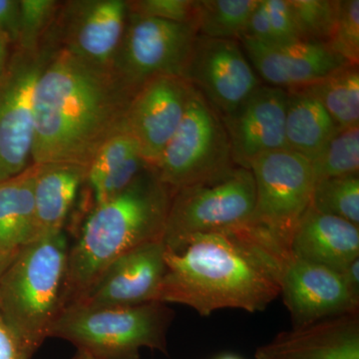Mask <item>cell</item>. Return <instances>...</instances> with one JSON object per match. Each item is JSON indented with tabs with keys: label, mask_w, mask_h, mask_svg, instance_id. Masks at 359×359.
Segmentation results:
<instances>
[{
	"label": "cell",
	"mask_w": 359,
	"mask_h": 359,
	"mask_svg": "<svg viewBox=\"0 0 359 359\" xmlns=\"http://www.w3.org/2000/svg\"><path fill=\"white\" fill-rule=\"evenodd\" d=\"M290 257L247 224L196 233L165 245L157 302L184 304L204 316L224 309L263 311L280 294V273Z\"/></svg>",
	"instance_id": "1"
},
{
	"label": "cell",
	"mask_w": 359,
	"mask_h": 359,
	"mask_svg": "<svg viewBox=\"0 0 359 359\" xmlns=\"http://www.w3.org/2000/svg\"><path fill=\"white\" fill-rule=\"evenodd\" d=\"M136 93L112 68L56 49L33 96L32 164L88 168L99 149L124 132L127 111Z\"/></svg>",
	"instance_id": "2"
},
{
	"label": "cell",
	"mask_w": 359,
	"mask_h": 359,
	"mask_svg": "<svg viewBox=\"0 0 359 359\" xmlns=\"http://www.w3.org/2000/svg\"><path fill=\"white\" fill-rule=\"evenodd\" d=\"M173 195L151 167L121 194L94 205L70 243L66 308L79 301L123 255L163 241Z\"/></svg>",
	"instance_id": "3"
},
{
	"label": "cell",
	"mask_w": 359,
	"mask_h": 359,
	"mask_svg": "<svg viewBox=\"0 0 359 359\" xmlns=\"http://www.w3.org/2000/svg\"><path fill=\"white\" fill-rule=\"evenodd\" d=\"M69 249L65 230L42 236L0 278V316L30 356L50 337L66 308Z\"/></svg>",
	"instance_id": "4"
},
{
	"label": "cell",
	"mask_w": 359,
	"mask_h": 359,
	"mask_svg": "<svg viewBox=\"0 0 359 359\" xmlns=\"http://www.w3.org/2000/svg\"><path fill=\"white\" fill-rule=\"evenodd\" d=\"M172 311L160 302L121 308L71 304L50 337L70 341L98 359H137L143 347L165 351Z\"/></svg>",
	"instance_id": "5"
},
{
	"label": "cell",
	"mask_w": 359,
	"mask_h": 359,
	"mask_svg": "<svg viewBox=\"0 0 359 359\" xmlns=\"http://www.w3.org/2000/svg\"><path fill=\"white\" fill-rule=\"evenodd\" d=\"M256 205L247 223L290 252L295 226L311 205L316 180L311 162L290 149L266 153L250 163Z\"/></svg>",
	"instance_id": "6"
},
{
	"label": "cell",
	"mask_w": 359,
	"mask_h": 359,
	"mask_svg": "<svg viewBox=\"0 0 359 359\" xmlns=\"http://www.w3.org/2000/svg\"><path fill=\"white\" fill-rule=\"evenodd\" d=\"M235 166L221 117L194 88L183 120L154 167L156 173L175 193L221 176Z\"/></svg>",
	"instance_id": "7"
},
{
	"label": "cell",
	"mask_w": 359,
	"mask_h": 359,
	"mask_svg": "<svg viewBox=\"0 0 359 359\" xmlns=\"http://www.w3.org/2000/svg\"><path fill=\"white\" fill-rule=\"evenodd\" d=\"M255 205L254 175L243 167L179 189L172 199L163 242L171 247L196 233L231 230L249 221Z\"/></svg>",
	"instance_id": "8"
},
{
	"label": "cell",
	"mask_w": 359,
	"mask_h": 359,
	"mask_svg": "<svg viewBox=\"0 0 359 359\" xmlns=\"http://www.w3.org/2000/svg\"><path fill=\"white\" fill-rule=\"evenodd\" d=\"M56 49L49 42L39 50L18 48L0 80V182L32 165L33 96L37 80Z\"/></svg>",
	"instance_id": "9"
},
{
	"label": "cell",
	"mask_w": 359,
	"mask_h": 359,
	"mask_svg": "<svg viewBox=\"0 0 359 359\" xmlns=\"http://www.w3.org/2000/svg\"><path fill=\"white\" fill-rule=\"evenodd\" d=\"M197 37L196 23L140 18L129 11L112 69L137 91L153 78L183 77Z\"/></svg>",
	"instance_id": "10"
},
{
	"label": "cell",
	"mask_w": 359,
	"mask_h": 359,
	"mask_svg": "<svg viewBox=\"0 0 359 359\" xmlns=\"http://www.w3.org/2000/svg\"><path fill=\"white\" fill-rule=\"evenodd\" d=\"M183 77L217 114H233L261 85L242 45L198 35Z\"/></svg>",
	"instance_id": "11"
},
{
	"label": "cell",
	"mask_w": 359,
	"mask_h": 359,
	"mask_svg": "<svg viewBox=\"0 0 359 359\" xmlns=\"http://www.w3.org/2000/svg\"><path fill=\"white\" fill-rule=\"evenodd\" d=\"M58 48L100 67L112 68L129 18L126 0L70 1L59 9Z\"/></svg>",
	"instance_id": "12"
},
{
	"label": "cell",
	"mask_w": 359,
	"mask_h": 359,
	"mask_svg": "<svg viewBox=\"0 0 359 359\" xmlns=\"http://www.w3.org/2000/svg\"><path fill=\"white\" fill-rule=\"evenodd\" d=\"M194 87L184 77L160 76L146 82L135 94L124 122L151 167L160 160L183 120Z\"/></svg>",
	"instance_id": "13"
},
{
	"label": "cell",
	"mask_w": 359,
	"mask_h": 359,
	"mask_svg": "<svg viewBox=\"0 0 359 359\" xmlns=\"http://www.w3.org/2000/svg\"><path fill=\"white\" fill-rule=\"evenodd\" d=\"M280 287L294 328L358 313L359 301L349 292L341 273L327 266L290 257L283 264Z\"/></svg>",
	"instance_id": "14"
},
{
	"label": "cell",
	"mask_w": 359,
	"mask_h": 359,
	"mask_svg": "<svg viewBox=\"0 0 359 359\" xmlns=\"http://www.w3.org/2000/svg\"><path fill=\"white\" fill-rule=\"evenodd\" d=\"M163 241L141 245L116 259L73 304L121 308L157 302L166 271Z\"/></svg>",
	"instance_id": "15"
},
{
	"label": "cell",
	"mask_w": 359,
	"mask_h": 359,
	"mask_svg": "<svg viewBox=\"0 0 359 359\" xmlns=\"http://www.w3.org/2000/svg\"><path fill=\"white\" fill-rule=\"evenodd\" d=\"M285 90L259 85L237 111L223 118L236 166L249 169L259 156L285 150Z\"/></svg>",
	"instance_id": "16"
},
{
	"label": "cell",
	"mask_w": 359,
	"mask_h": 359,
	"mask_svg": "<svg viewBox=\"0 0 359 359\" xmlns=\"http://www.w3.org/2000/svg\"><path fill=\"white\" fill-rule=\"evenodd\" d=\"M240 43L264 81L285 91L308 86L348 63L323 42L297 40L266 44L243 39Z\"/></svg>",
	"instance_id": "17"
},
{
	"label": "cell",
	"mask_w": 359,
	"mask_h": 359,
	"mask_svg": "<svg viewBox=\"0 0 359 359\" xmlns=\"http://www.w3.org/2000/svg\"><path fill=\"white\" fill-rule=\"evenodd\" d=\"M256 359H359L358 313L282 332L257 348Z\"/></svg>",
	"instance_id": "18"
},
{
	"label": "cell",
	"mask_w": 359,
	"mask_h": 359,
	"mask_svg": "<svg viewBox=\"0 0 359 359\" xmlns=\"http://www.w3.org/2000/svg\"><path fill=\"white\" fill-rule=\"evenodd\" d=\"M292 257L341 271L359 257V226L309 207L295 226Z\"/></svg>",
	"instance_id": "19"
},
{
	"label": "cell",
	"mask_w": 359,
	"mask_h": 359,
	"mask_svg": "<svg viewBox=\"0 0 359 359\" xmlns=\"http://www.w3.org/2000/svg\"><path fill=\"white\" fill-rule=\"evenodd\" d=\"M36 164L0 182V255L13 259L39 238L35 212Z\"/></svg>",
	"instance_id": "20"
},
{
	"label": "cell",
	"mask_w": 359,
	"mask_h": 359,
	"mask_svg": "<svg viewBox=\"0 0 359 359\" xmlns=\"http://www.w3.org/2000/svg\"><path fill=\"white\" fill-rule=\"evenodd\" d=\"M35 212L39 238L65 230L66 219L78 191L87 180L88 168L74 164H36Z\"/></svg>",
	"instance_id": "21"
},
{
	"label": "cell",
	"mask_w": 359,
	"mask_h": 359,
	"mask_svg": "<svg viewBox=\"0 0 359 359\" xmlns=\"http://www.w3.org/2000/svg\"><path fill=\"white\" fill-rule=\"evenodd\" d=\"M287 93L285 141L287 148L311 163L341 129L313 97L297 90L287 91Z\"/></svg>",
	"instance_id": "22"
},
{
	"label": "cell",
	"mask_w": 359,
	"mask_h": 359,
	"mask_svg": "<svg viewBox=\"0 0 359 359\" xmlns=\"http://www.w3.org/2000/svg\"><path fill=\"white\" fill-rule=\"evenodd\" d=\"M297 90L316 99L340 129L359 126L358 65L346 63L318 81Z\"/></svg>",
	"instance_id": "23"
},
{
	"label": "cell",
	"mask_w": 359,
	"mask_h": 359,
	"mask_svg": "<svg viewBox=\"0 0 359 359\" xmlns=\"http://www.w3.org/2000/svg\"><path fill=\"white\" fill-rule=\"evenodd\" d=\"M259 0H197L198 35L215 39L244 37L250 14Z\"/></svg>",
	"instance_id": "24"
},
{
	"label": "cell",
	"mask_w": 359,
	"mask_h": 359,
	"mask_svg": "<svg viewBox=\"0 0 359 359\" xmlns=\"http://www.w3.org/2000/svg\"><path fill=\"white\" fill-rule=\"evenodd\" d=\"M309 207L359 226V174L316 181Z\"/></svg>",
	"instance_id": "25"
},
{
	"label": "cell",
	"mask_w": 359,
	"mask_h": 359,
	"mask_svg": "<svg viewBox=\"0 0 359 359\" xmlns=\"http://www.w3.org/2000/svg\"><path fill=\"white\" fill-rule=\"evenodd\" d=\"M314 180L359 174V126L339 130L311 163Z\"/></svg>",
	"instance_id": "26"
},
{
	"label": "cell",
	"mask_w": 359,
	"mask_h": 359,
	"mask_svg": "<svg viewBox=\"0 0 359 359\" xmlns=\"http://www.w3.org/2000/svg\"><path fill=\"white\" fill-rule=\"evenodd\" d=\"M299 35L327 43L337 20L339 0H287Z\"/></svg>",
	"instance_id": "27"
},
{
	"label": "cell",
	"mask_w": 359,
	"mask_h": 359,
	"mask_svg": "<svg viewBox=\"0 0 359 359\" xmlns=\"http://www.w3.org/2000/svg\"><path fill=\"white\" fill-rule=\"evenodd\" d=\"M59 6L54 0H21L18 48L35 51L43 46L55 22Z\"/></svg>",
	"instance_id": "28"
},
{
	"label": "cell",
	"mask_w": 359,
	"mask_h": 359,
	"mask_svg": "<svg viewBox=\"0 0 359 359\" xmlns=\"http://www.w3.org/2000/svg\"><path fill=\"white\" fill-rule=\"evenodd\" d=\"M327 44L351 65L359 63V0H339L337 20Z\"/></svg>",
	"instance_id": "29"
},
{
	"label": "cell",
	"mask_w": 359,
	"mask_h": 359,
	"mask_svg": "<svg viewBox=\"0 0 359 359\" xmlns=\"http://www.w3.org/2000/svg\"><path fill=\"white\" fill-rule=\"evenodd\" d=\"M138 154H141L140 147L133 137L125 132L116 135L99 149L90 163L87 183L92 188L130 158Z\"/></svg>",
	"instance_id": "30"
},
{
	"label": "cell",
	"mask_w": 359,
	"mask_h": 359,
	"mask_svg": "<svg viewBox=\"0 0 359 359\" xmlns=\"http://www.w3.org/2000/svg\"><path fill=\"white\" fill-rule=\"evenodd\" d=\"M129 11L140 18L197 25V0H135Z\"/></svg>",
	"instance_id": "31"
},
{
	"label": "cell",
	"mask_w": 359,
	"mask_h": 359,
	"mask_svg": "<svg viewBox=\"0 0 359 359\" xmlns=\"http://www.w3.org/2000/svg\"><path fill=\"white\" fill-rule=\"evenodd\" d=\"M149 168H151L150 165L141 154L130 158L124 164L92 187L95 205L103 204L121 194Z\"/></svg>",
	"instance_id": "32"
},
{
	"label": "cell",
	"mask_w": 359,
	"mask_h": 359,
	"mask_svg": "<svg viewBox=\"0 0 359 359\" xmlns=\"http://www.w3.org/2000/svg\"><path fill=\"white\" fill-rule=\"evenodd\" d=\"M276 43L302 40L295 25L287 0H263Z\"/></svg>",
	"instance_id": "33"
},
{
	"label": "cell",
	"mask_w": 359,
	"mask_h": 359,
	"mask_svg": "<svg viewBox=\"0 0 359 359\" xmlns=\"http://www.w3.org/2000/svg\"><path fill=\"white\" fill-rule=\"evenodd\" d=\"M243 39L257 40L266 44L276 43V35L269 22L263 0H259L256 8L250 14Z\"/></svg>",
	"instance_id": "34"
},
{
	"label": "cell",
	"mask_w": 359,
	"mask_h": 359,
	"mask_svg": "<svg viewBox=\"0 0 359 359\" xmlns=\"http://www.w3.org/2000/svg\"><path fill=\"white\" fill-rule=\"evenodd\" d=\"M20 1L0 0V34L9 43L18 44L20 40Z\"/></svg>",
	"instance_id": "35"
},
{
	"label": "cell",
	"mask_w": 359,
	"mask_h": 359,
	"mask_svg": "<svg viewBox=\"0 0 359 359\" xmlns=\"http://www.w3.org/2000/svg\"><path fill=\"white\" fill-rule=\"evenodd\" d=\"M20 340L0 316V359H30Z\"/></svg>",
	"instance_id": "36"
},
{
	"label": "cell",
	"mask_w": 359,
	"mask_h": 359,
	"mask_svg": "<svg viewBox=\"0 0 359 359\" xmlns=\"http://www.w3.org/2000/svg\"><path fill=\"white\" fill-rule=\"evenodd\" d=\"M340 273L349 292L359 301V257L342 269Z\"/></svg>",
	"instance_id": "37"
},
{
	"label": "cell",
	"mask_w": 359,
	"mask_h": 359,
	"mask_svg": "<svg viewBox=\"0 0 359 359\" xmlns=\"http://www.w3.org/2000/svg\"><path fill=\"white\" fill-rule=\"evenodd\" d=\"M8 40L0 34V80L6 72L8 65Z\"/></svg>",
	"instance_id": "38"
},
{
	"label": "cell",
	"mask_w": 359,
	"mask_h": 359,
	"mask_svg": "<svg viewBox=\"0 0 359 359\" xmlns=\"http://www.w3.org/2000/svg\"><path fill=\"white\" fill-rule=\"evenodd\" d=\"M11 261V259H6V257H2L1 255H0V278H1L2 273L6 271Z\"/></svg>",
	"instance_id": "39"
},
{
	"label": "cell",
	"mask_w": 359,
	"mask_h": 359,
	"mask_svg": "<svg viewBox=\"0 0 359 359\" xmlns=\"http://www.w3.org/2000/svg\"><path fill=\"white\" fill-rule=\"evenodd\" d=\"M74 359H98L95 356L92 355L86 351H78L77 355L75 356Z\"/></svg>",
	"instance_id": "40"
},
{
	"label": "cell",
	"mask_w": 359,
	"mask_h": 359,
	"mask_svg": "<svg viewBox=\"0 0 359 359\" xmlns=\"http://www.w3.org/2000/svg\"><path fill=\"white\" fill-rule=\"evenodd\" d=\"M221 359H238L237 358H233V356H226V358H223Z\"/></svg>",
	"instance_id": "41"
}]
</instances>
